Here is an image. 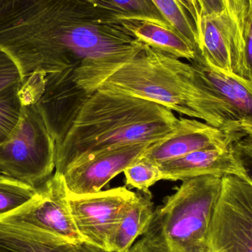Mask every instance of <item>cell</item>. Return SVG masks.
I'll list each match as a JSON object with an SVG mask.
<instances>
[{"label": "cell", "mask_w": 252, "mask_h": 252, "mask_svg": "<svg viewBox=\"0 0 252 252\" xmlns=\"http://www.w3.org/2000/svg\"><path fill=\"white\" fill-rule=\"evenodd\" d=\"M178 122L173 111L158 103L97 90L56 143V172L63 175L108 150L159 142L176 131Z\"/></svg>", "instance_id": "7a4b0ae2"}, {"label": "cell", "mask_w": 252, "mask_h": 252, "mask_svg": "<svg viewBox=\"0 0 252 252\" xmlns=\"http://www.w3.org/2000/svg\"><path fill=\"white\" fill-rule=\"evenodd\" d=\"M0 220L29 224L66 242H84L71 214L64 178L57 172L38 188L31 201Z\"/></svg>", "instance_id": "ba28073f"}, {"label": "cell", "mask_w": 252, "mask_h": 252, "mask_svg": "<svg viewBox=\"0 0 252 252\" xmlns=\"http://www.w3.org/2000/svg\"><path fill=\"white\" fill-rule=\"evenodd\" d=\"M204 16H215L224 13L229 5V0H200Z\"/></svg>", "instance_id": "d4e9b609"}, {"label": "cell", "mask_w": 252, "mask_h": 252, "mask_svg": "<svg viewBox=\"0 0 252 252\" xmlns=\"http://www.w3.org/2000/svg\"><path fill=\"white\" fill-rule=\"evenodd\" d=\"M17 127L0 145V174L39 188L56 168V142L38 109V100L22 97Z\"/></svg>", "instance_id": "5b68a950"}, {"label": "cell", "mask_w": 252, "mask_h": 252, "mask_svg": "<svg viewBox=\"0 0 252 252\" xmlns=\"http://www.w3.org/2000/svg\"><path fill=\"white\" fill-rule=\"evenodd\" d=\"M22 85V82L14 84L0 92V145L10 138L20 121L24 107Z\"/></svg>", "instance_id": "e0dca14e"}, {"label": "cell", "mask_w": 252, "mask_h": 252, "mask_svg": "<svg viewBox=\"0 0 252 252\" xmlns=\"http://www.w3.org/2000/svg\"><path fill=\"white\" fill-rule=\"evenodd\" d=\"M22 82V75L16 62L7 53L0 50V92Z\"/></svg>", "instance_id": "603a6c76"}, {"label": "cell", "mask_w": 252, "mask_h": 252, "mask_svg": "<svg viewBox=\"0 0 252 252\" xmlns=\"http://www.w3.org/2000/svg\"><path fill=\"white\" fill-rule=\"evenodd\" d=\"M222 177L210 175L183 181L154 211L151 229L173 250L207 251V233L220 195Z\"/></svg>", "instance_id": "277c9868"}, {"label": "cell", "mask_w": 252, "mask_h": 252, "mask_svg": "<svg viewBox=\"0 0 252 252\" xmlns=\"http://www.w3.org/2000/svg\"><path fill=\"white\" fill-rule=\"evenodd\" d=\"M232 147L246 177L252 183V135L242 132V135L233 142Z\"/></svg>", "instance_id": "7402d4cb"}, {"label": "cell", "mask_w": 252, "mask_h": 252, "mask_svg": "<svg viewBox=\"0 0 252 252\" xmlns=\"http://www.w3.org/2000/svg\"><path fill=\"white\" fill-rule=\"evenodd\" d=\"M233 25L234 75L252 84V0H229Z\"/></svg>", "instance_id": "4fadbf2b"}, {"label": "cell", "mask_w": 252, "mask_h": 252, "mask_svg": "<svg viewBox=\"0 0 252 252\" xmlns=\"http://www.w3.org/2000/svg\"><path fill=\"white\" fill-rule=\"evenodd\" d=\"M124 173L126 185L147 195H151L150 188L153 185L162 180V174L158 164L143 157L128 166Z\"/></svg>", "instance_id": "ffe728a7"}, {"label": "cell", "mask_w": 252, "mask_h": 252, "mask_svg": "<svg viewBox=\"0 0 252 252\" xmlns=\"http://www.w3.org/2000/svg\"><path fill=\"white\" fill-rule=\"evenodd\" d=\"M126 28L141 42L172 55L178 59L192 62L199 54L183 36L172 28L151 22H125Z\"/></svg>", "instance_id": "5bb4252c"}, {"label": "cell", "mask_w": 252, "mask_h": 252, "mask_svg": "<svg viewBox=\"0 0 252 252\" xmlns=\"http://www.w3.org/2000/svg\"><path fill=\"white\" fill-rule=\"evenodd\" d=\"M233 25L229 7L224 13L203 16L200 53L210 66L233 74Z\"/></svg>", "instance_id": "7c38bea8"}, {"label": "cell", "mask_w": 252, "mask_h": 252, "mask_svg": "<svg viewBox=\"0 0 252 252\" xmlns=\"http://www.w3.org/2000/svg\"><path fill=\"white\" fill-rule=\"evenodd\" d=\"M187 10L196 27L201 42V25L204 12L200 0H176ZM201 47V46H200Z\"/></svg>", "instance_id": "cb8c5ba5"}, {"label": "cell", "mask_w": 252, "mask_h": 252, "mask_svg": "<svg viewBox=\"0 0 252 252\" xmlns=\"http://www.w3.org/2000/svg\"><path fill=\"white\" fill-rule=\"evenodd\" d=\"M153 144H131L108 150L69 169L63 175L68 195L100 192L113 178L142 158Z\"/></svg>", "instance_id": "9c48e42d"}, {"label": "cell", "mask_w": 252, "mask_h": 252, "mask_svg": "<svg viewBox=\"0 0 252 252\" xmlns=\"http://www.w3.org/2000/svg\"><path fill=\"white\" fill-rule=\"evenodd\" d=\"M241 135V131L223 130L181 117L176 131L151 145L142 157L159 164L199 150L229 146Z\"/></svg>", "instance_id": "30bf717a"}, {"label": "cell", "mask_w": 252, "mask_h": 252, "mask_svg": "<svg viewBox=\"0 0 252 252\" xmlns=\"http://www.w3.org/2000/svg\"><path fill=\"white\" fill-rule=\"evenodd\" d=\"M207 252H252V183L246 176L222 177L207 233Z\"/></svg>", "instance_id": "8992f818"}, {"label": "cell", "mask_w": 252, "mask_h": 252, "mask_svg": "<svg viewBox=\"0 0 252 252\" xmlns=\"http://www.w3.org/2000/svg\"><path fill=\"white\" fill-rule=\"evenodd\" d=\"M97 90L127 94L229 130L232 120L191 63L145 44Z\"/></svg>", "instance_id": "3957f363"}, {"label": "cell", "mask_w": 252, "mask_h": 252, "mask_svg": "<svg viewBox=\"0 0 252 252\" xmlns=\"http://www.w3.org/2000/svg\"><path fill=\"white\" fill-rule=\"evenodd\" d=\"M144 45L125 22L86 0H13L0 10V50L22 81L47 75L38 106L60 124L72 122L86 99Z\"/></svg>", "instance_id": "6da1fadb"}, {"label": "cell", "mask_w": 252, "mask_h": 252, "mask_svg": "<svg viewBox=\"0 0 252 252\" xmlns=\"http://www.w3.org/2000/svg\"><path fill=\"white\" fill-rule=\"evenodd\" d=\"M232 144L221 148L199 150L158 164L162 180L185 181L210 175L246 176Z\"/></svg>", "instance_id": "8fae6325"}, {"label": "cell", "mask_w": 252, "mask_h": 252, "mask_svg": "<svg viewBox=\"0 0 252 252\" xmlns=\"http://www.w3.org/2000/svg\"><path fill=\"white\" fill-rule=\"evenodd\" d=\"M136 195L126 187L89 195H68L71 214L83 240L112 252V238Z\"/></svg>", "instance_id": "52a82bcc"}, {"label": "cell", "mask_w": 252, "mask_h": 252, "mask_svg": "<svg viewBox=\"0 0 252 252\" xmlns=\"http://www.w3.org/2000/svg\"><path fill=\"white\" fill-rule=\"evenodd\" d=\"M239 129L244 133L252 135V123H242L240 124Z\"/></svg>", "instance_id": "484cf974"}, {"label": "cell", "mask_w": 252, "mask_h": 252, "mask_svg": "<svg viewBox=\"0 0 252 252\" xmlns=\"http://www.w3.org/2000/svg\"><path fill=\"white\" fill-rule=\"evenodd\" d=\"M154 217L151 195L137 193L112 238L111 252H127L139 236L148 232Z\"/></svg>", "instance_id": "9a60e30c"}, {"label": "cell", "mask_w": 252, "mask_h": 252, "mask_svg": "<svg viewBox=\"0 0 252 252\" xmlns=\"http://www.w3.org/2000/svg\"><path fill=\"white\" fill-rule=\"evenodd\" d=\"M13 0H0V10L3 8V7H5L7 4H8L9 3L11 2Z\"/></svg>", "instance_id": "4316f807"}, {"label": "cell", "mask_w": 252, "mask_h": 252, "mask_svg": "<svg viewBox=\"0 0 252 252\" xmlns=\"http://www.w3.org/2000/svg\"><path fill=\"white\" fill-rule=\"evenodd\" d=\"M38 188L0 174V218L31 201Z\"/></svg>", "instance_id": "d6986e66"}, {"label": "cell", "mask_w": 252, "mask_h": 252, "mask_svg": "<svg viewBox=\"0 0 252 252\" xmlns=\"http://www.w3.org/2000/svg\"><path fill=\"white\" fill-rule=\"evenodd\" d=\"M160 11L176 30L200 53L199 35L196 27L187 10L176 0H153Z\"/></svg>", "instance_id": "ac0fdd59"}, {"label": "cell", "mask_w": 252, "mask_h": 252, "mask_svg": "<svg viewBox=\"0 0 252 252\" xmlns=\"http://www.w3.org/2000/svg\"><path fill=\"white\" fill-rule=\"evenodd\" d=\"M86 1H90V2L93 3V4L94 3V0H86Z\"/></svg>", "instance_id": "83f0119b"}, {"label": "cell", "mask_w": 252, "mask_h": 252, "mask_svg": "<svg viewBox=\"0 0 252 252\" xmlns=\"http://www.w3.org/2000/svg\"><path fill=\"white\" fill-rule=\"evenodd\" d=\"M0 252H3L0 251Z\"/></svg>", "instance_id": "f1b7e54d"}, {"label": "cell", "mask_w": 252, "mask_h": 252, "mask_svg": "<svg viewBox=\"0 0 252 252\" xmlns=\"http://www.w3.org/2000/svg\"><path fill=\"white\" fill-rule=\"evenodd\" d=\"M126 252H182L169 247L164 238L154 229L150 228L142 238L133 244ZM198 252H207L201 251Z\"/></svg>", "instance_id": "44dd1931"}, {"label": "cell", "mask_w": 252, "mask_h": 252, "mask_svg": "<svg viewBox=\"0 0 252 252\" xmlns=\"http://www.w3.org/2000/svg\"><path fill=\"white\" fill-rule=\"evenodd\" d=\"M94 4L121 22H151L172 28L153 0H94Z\"/></svg>", "instance_id": "2e32d148"}]
</instances>
